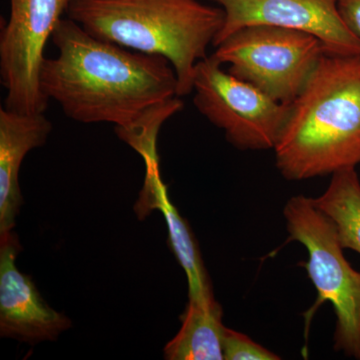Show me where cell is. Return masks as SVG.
I'll use <instances>...</instances> for the list:
<instances>
[{"label":"cell","mask_w":360,"mask_h":360,"mask_svg":"<svg viewBox=\"0 0 360 360\" xmlns=\"http://www.w3.org/2000/svg\"><path fill=\"white\" fill-rule=\"evenodd\" d=\"M51 39L58 54L45 58L42 90L75 122L122 129L179 96L176 72L163 56L97 39L70 18L59 21Z\"/></svg>","instance_id":"1"},{"label":"cell","mask_w":360,"mask_h":360,"mask_svg":"<svg viewBox=\"0 0 360 360\" xmlns=\"http://www.w3.org/2000/svg\"><path fill=\"white\" fill-rule=\"evenodd\" d=\"M274 153L293 181L360 165V56L323 54L290 104Z\"/></svg>","instance_id":"2"},{"label":"cell","mask_w":360,"mask_h":360,"mask_svg":"<svg viewBox=\"0 0 360 360\" xmlns=\"http://www.w3.org/2000/svg\"><path fill=\"white\" fill-rule=\"evenodd\" d=\"M66 14L97 39L167 58L179 97L193 91L195 66L225 18L221 7L198 0H73Z\"/></svg>","instance_id":"3"},{"label":"cell","mask_w":360,"mask_h":360,"mask_svg":"<svg viewBox=\"0 0 360 360\" xmlns=\"http://www.w3.org/2000/svg\"><path fill=\"white\" fill-rule=\"evenodd\" d=\"M283 215L290 238L307 251L304 266L319 300L335 309V349L360 360V272L347 262L335 224L314 198L292 196Z\"/></svg>","instance_id":"4"},{"label":"cell","mask_w":360,"mask_h":360,"mask_svg":"<svg viewBox=\"0 0 360 360\" xmlns=\"http://www.w3.org/2000/svg\"><path fill=\"white\" fill-rule=\"evenodd\" d=\"M326 52L321 40L310 33L253 25L225 39L213 56L231 66V75L278 103L291 104Z\"/></svg>","instance_id":"5"},{"label":"cell","mask_w":360,"mask_h":360,"mask_svg":"<svg viewBox=\"0 0 360 360\" xmlns=\"http://www.w3.org/2000/svg\"><path fill=\"white\" fill-rule=\"evenodd\" d=\"M194 104L227 141L241 150L274 149L290 112V104L221 70L214 56L198 61L194 71Z\"/></svg>","instance_id":"6"},{"label":"cell","mask_w":360,"mask_h":360,"mask_svg":"<svg viewBox=\"0 0 360 360\" xmlns=\"http://www.w3.org/2000/svg\"><path fill=\"white\" fill-rule=\"evenodd\" d=\"M73 0H9L0 34V77L9 110L41 113L49 99L41 87L44 49Z\"/></svg>","instance_id":"7"},{"label":"cell","mask_w":360,"mask_h":360,"mask_svg":"<svg viewBox=\"0 0 360 360\" xmlns=\"http://www.w3.org/2000/svg\"><path fill=\"white\" fill-rule=\"evenodd\" d=\"M224 11L213 45L219 46L243 28L269 25L300 30L321 40L328 53L360 56V40L338 11V0H212Z\"/></svg>","instance_id":"8"},{"label":"cell","mask_w":360,"mask_h":360,"mask_svg":"<svg viewBox=\"0 0 360 360\" xmlns=\"http://www.w3.org/2000/svg\"><path fill=\"white\" fill-rule=\"evenodd\" d=\"M20 250L15 232L0 234V335L32 345L56 341L71 321L49 307L32 277L18 270Z\"/></svg>","instance_id":"9"},{"label":"cell","mask_w":360,"mask_h":360,"mask_svg":"<svg viewBox=\"0 0 360 360\" xmlns=\"http://www.w3.org/2000/svg\"><path fill=\"white\" fill-rule=\"evenodd\" d=\"M52 130L44 112L0 108V234L13 231L22 205L20 172L26 155L40 148Z\"/></svg>","instance_id":"10"},{"label":"cell","mask_w":360,"mask_h":360,"mask_svg":"<svg viewBox=\"0 0 360 360\" xmlns=\"http://www.w3.org/2000/svg\"><path fill=\"white\" fill-rule=\"evenodd\" d=\"M143 188L135 205L139 219L158 210L167 222L169 243L188 283V302H208L214 300L212 279L203 262L198 240L188 222L170 202L167 187L161 180L160 165H148Z\"/></svg>","instance_id":"11"},{"label":"cell","mask_w":360,"mask_h":360,"mask_svg":"<svg viewBox=\"0 0 360 360\" xmlns=\"http://www.w3.org/2000/svg\"><path fill=\"white\" fill-rule=\"evenodd\" d=\"M222 307L217 300L188 302L181 328L163 350L167 360H224Z\"/></svg>","instance_id":"12"},{"label":"cell","mask_w":360,"mask_h":360,"mask_svg":"<svg viewBox=\"0 0 360 360\" xmlns=\"http://www.w3.org/2000/svg\"><path fill=\"white\" fill-rule=\"evenodd\" d=\"M314 201L335 224L341 246L360 255V179L356 168L333 174L326 191Z\"/></svg>","instance_id":"13"},{"label":"cell","mask_w":360,"mask_h":360,"mask_svg":"<svg viewBox=\"0 0 360 360\" xmlns=\"http://www.w3.org/2000/svg\"><path fill=\"white\" fill-rule=\"evenodd\" d=\"M182 108L184 103L179 96L167 99L149 108L129 127L122 129L115 127L116 134L142 156L146 165L158 163L156 142L160 127L170 116L174 115Z\"/></svg>","instance_id":"14"},{"label":"cell","mask_w":360,"mask_h":360,"mask_svg":"<svg viewBox=\"0 0 360 360\" xmlns=\"http://www.w3.org/2000/svg\"><path fill=\"white\" fill-rule=\"evenodd\" d=\"M225 360H278L281 357L258 345L248 335L225 328L224 336Z\"/></svg>","instance_id":"15"},{"label":"cell","mask_w":360,"mask_h":360,"mask_svg":"<svg viewBox=\"0 0 360 360\" xmlns=\"http://www.w3.org/2000/svg\"><path fill=\"white\" fill-rule=\"evenodd\" d=\"M338 11L350 32L360 40V0H338Z\"/></svg>","instance_id":"16"}]
</instances>
